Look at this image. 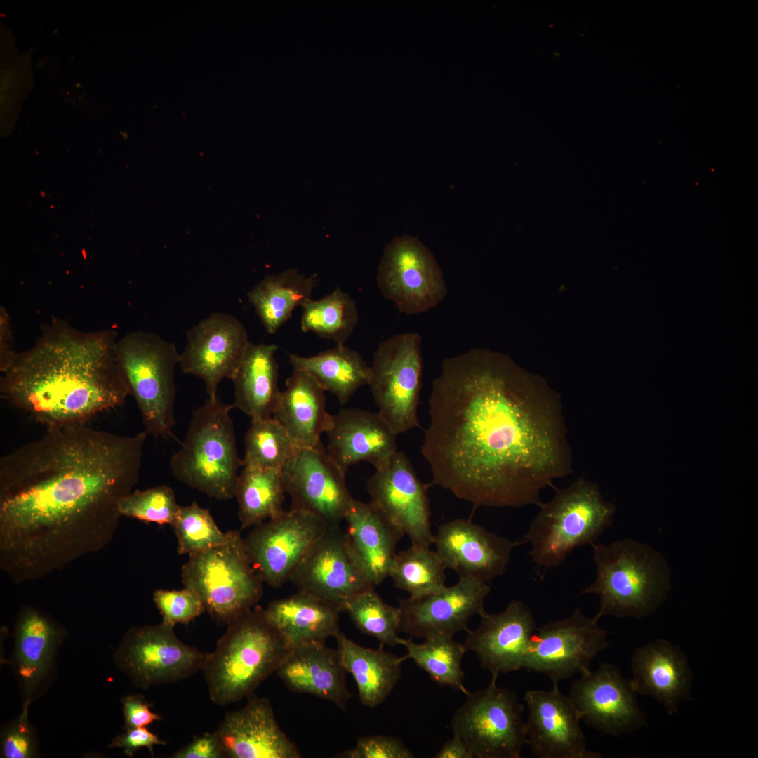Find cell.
<instances>
[{"mask_svg": "<svg viewBox=\"0 0 758 758\" xmlns=\"http://www.w3.org/2000/svg\"><path fill=\"white\" fill-rule=\"evenodd\" d=\"M335 639L342 663L355 681L361 704L369 708L380 705L399 682L405 657L387 652L382 647L361 646L341 631Z\"/></svg>", "mask_w": 758, "mask_h": 758, "instance_id": "obj_32", "label": "cell"}, {"mask_svg": "<svg viewBox=\"0 0 758 758\" xmlns=\"http://www.w3.org/2000/svg\"><path fill=\"white\" fill-rule=\"evenodd\" d=\"M290 582L305 592L338 606L374 585L347 546L339 525H330L293 572Z\"/></svg>", "mask_w": 758, "mask_h": 758, "instance_id": "obj_21", "label": "cell"}, {"mask_svg": "<svg viewBox=\"0 0 758 758\" xmlns=\"http://www.w3.org/2000/svg\"><path fill=\"white\" fill-rule=\"evenodd\" d=\"M421 453L432 484L475 506L540 505L573 471L559 394L508 355L472 348L432 382Z\"/></svg>", "mask_w": 758, "mask_h": 758, "instance_id": "obj_1", "label": "cell"}, {"mask_svg": "<svg viewBox=\"0 0 758 758\" xmlns=\"http://www.w3.org/2000/svg\"><path fill=\"white\" fill-rule=\"evenodd\" d=\"M296 448L273 417L252 419L244 437L243 467L281 469Z\"/></svg>", "mask_w": 758, "mask_h": 758, "instance_id": "obj_41", "label": "cell"}, {"mask_svg": "<svg viewBox=\"0 0 758 758\" xmlns=\"http://www.w3.org/2000/svg\"><path fill=\"white\" fill-rule=\"evenodd\" d=\"M18 352L13 347L11 319L5 307L0 308V371L4 373L13 363Z\"/></svg>", "mask_w": 758, "mask_h": 758, "instance_id": "obj_50", "label": "cell"}, {"mask_svg": "<svg viewBox=\"0 0 758 758\" xmlns=\"http://www.w3.org/2000/svg\"><path fill=\"white\" fill-rule=\"evenodd\" d=\"M479 625L468 630L463 644L492 676L524 669L537 629L532 612L524 602L512 600L500 612L481 616Z\"/></svg>", "mask_w": 758, "mask_h": 758, "instance_id": "obj_23", "label": "cell"}, {"mask_svg": "<svg viewBox=\"0 0 758 758\" xmlns=\"http://www.w3.org/2000/svg\"><path fill=\"white\" fill-rule=\"evenodd\" d=\"M630 679L615 665L603 663L575 680L569 697L580 719L606 734L619 736L643 727L646 715L639 706Z\"/></svg>", "mask_w": 758, "mask_h": 758, "instance_id": "obj_17", "label": "cell"}, {"mask_svg": "<svg viewBox=\"0 0 758 758\" xmlns=\"http://www.w3.org/2000/svg\"><path fill=\"white\" fill-rule=\"evenodd\" d=\"M293 369L302 371L324 391L334 394L340 404H346L356 391L368 385L371 367L361 354L344 344L320 352L311 357L290 353Z\"/></svg>", "mask_w": 758, "mask_h": 758, "instance_id": "obj_34", "label": "cell"}, {"mask_svg": "<svg viewBox=\"0 0 758 758\" xmlns=\"http://www.w3.org/2000/svg\"><path fill=\"white\" fill-rule=\"evenodd\" d=\"M177 538L178 552L189 556L225 543L230 530L224 533L217 526L208 509L196 502L180 506L171 525Z\"/></svg>", "mask_w": 758, "mask_h": 758, "instance_id": "obj_42", "label": "cell"}, {"mask_svg": "<svg viewBox=\"0 0 758 758\" xmlns=\"http://www.w3.org/2000/svg\"><path fill=\"white\" fill-rule=\"evenodd\" d=\"M153 600L162 616L161 623L173 627L178 623H189L205 611L199 595L187 587L180 590H156Z\"/></svg>", "mask_w": 758, "mask_h": 758, "instance_id": "obj_44", "label": "cell"}, {"mask_svg": "<svg viewBox=\"0 0 758 758\" xmlns=\"http://www.w3.org/2000/svg\"><path fill=\"white\" fill-rule=\"evenodd\" d=\"M111 743L110 748H121L128 757H133L141 747H147L153 755L154 745H164L165 742L145 727L127 728Z\"/></svg>", "mask_w": 758, "mask_h": 758, "instance_id": "obj_47", "label": "cell"}, {"mask_svg": "<svg viewBox=\"0 0 758 758\" xmlns=\"http://www.w3.org/2000/svg\"><path fill=\"white\" fill-rule=\"evenodd\" d=\"M422 337L394 335L374 352L368 383L378 415L396 434L420 427L418 410L422 388Z\"/></svg>", "mask_w": 758, "mask_h": 758, "instance_id": "obj_10", "label": "cell"}, {"mask_svg": "<svg viewBox=\"0 0 758 758\" xmlns=\"http://www.w3.org/2000/svg\"><path fill=\"white\" fill-rule=\"evenodd\" d=\"M344 520L352 558L371 583L379 585L390 577L397 545L404 535L371 502L353 499Z\"/></svg>", "mask_w": 758, "mask_h": 758, "instance_id": "obj_27", "label": "cell"}, {"mask_svg": "<svg viewBox=\"0 0 758 758\" xmlns=\"http://www.w3.org/2000/svg\"><path fill=\"white\" fill-rule=\"evenodd\" d=\"M317 275L305 277L296 269L267 276L248 293L266 332L276 333L292 316L293 311L311 298Z\"/></svg>", "mask_w": 758, "mask_h": 758, "instance_id": "obj_35", "label": "cell"}, {"mask_svg": "<svg viewBox=\"0 0 758 758\" xmlns=\"http://www.w3.org/2000/svg\"><path fill=\"white\" fill-rule=\"evenodd\" d=\"M402 646L407 651L405 659H412L435 682L469 693L463 684L462 660L467 651L463 644L453 637H432L422 643H415L410 637L404 639Z\"/></svg>", "mask_w": 758, "mask_h": 758, "instance_id": "obj_39", "label": "cell"}, {"mask_svg": "<svg viewBox=\"0 0 758 758\" xmlns=\"http://www.w3.org/2000/svg\"><path fill=\"white\" fill-rule=\"evenodd\" d=\"M301 307V330L337 344H344L359 322L355 301L340 288L319 300L310 298Z\"/></svg>", "mask_w": 758, "mask_h": 758, "instance_id": "obj_37", "label": "cell"}, {"mask_svg": "<svg viewBox=\"0 0 758 758\" xmlns=\"http://www.w3.org/2000/svg\"><path fill=\"white\" fill-rule=\"evenodd\" d=\"M122 705L125 729L145 727L161 719L159 714L151 711L142 696H127L123 698Z\"/></svg>", "mask_w": 758, "mask_h": 758, "instance_id": "obj_48", "label": "cell"}, {"mask_svg": "<svg viewBox=\"0 0 758 758\" xmlns=\"http://www.w3.org/2000/svg\"><path fill=\"white\" fill-rule=\"evenodd\" d=\"M446 567L436 551L430 547L411 543L397 553L390 577L396 587L409 597L418 598L437 593L445 587Z\"/></svg>", "mask_w": 758, "mask_h": 758, "instance_id": "obj_38", "label": "cell"}, {"mask_svg": "<svg viewBox=\"0 0 758 758\" xmlns=\"http://www.w3.org/2000/svg\"><path fill=\"white\" fill-rule=\"evenodd\" d=\"M206 656L180 641L173 627L161 623L131 628L115 660L136 686L147 689L192 676L202 670Z\"/></svg>", "mask_w": 758, "mask_h": 758, "instance_id": "obj_13", "label": "cell"}, {"mask_svg": "<svg viewBox=\"0 0 758 758\" xmlns=\"http://www.w3.org/2000/svg\"><path fill=\"white\" fill-rule=\"evenodd\" d=\"M232 404L207 398L193 410L185 438L171 458L172 474L180 482L218 500L234 496L239 458Z\"/></svg>", "mask_w": 758, "mask_h": 758, "instance_id": "obj_6", "label": "cell"}, {"mask_svg": "<svg viewBox=\"0 0 758 758\" xmlns=\"http://www.w3.org/2000/svg\"><path fill=\"white\" fill-rule=\"evenodd\" d=\"M290 650L265 609L256 605L229 623L215 650L206 653L201 670L211 700L225 706L248 698L276 672Z\"/></svg>", "mask_w": 758, "mask_h": 758, "instance_id": "obj_3", "label": "cell"}, {"mask_svg": "<svg viewBox=\"0 0 758 758\" xmlns=\"http://www.w3.org/2000/svg\"><path fill=\"white\" fill-rule=\"evenodd\" d=\"M632 686L637 693L661 704L670 715L682 701L692 700L693 675L679 646L663 639L638 647L631 659Z\"/></svg>", "mask_w": 758, "mask_h": 758, "instance_id": "obj_26", "label": "cell"}, {"mask_svg": "<svg viewBox=\"0 0 758 758\" xmlns=\"http://www.w3.org/2000/svg\"><path fill=\"white\" fill-rule=\"evenodd\" d=\"M180 507L173 490L167 485L131 491L119 504L121 516L171 526L175 521Z\"/></svg>", "mask_w": 758, "mask_h": 758, "instance_id": "obj_43", "label": "cell"}, {"mask_svg": "<svg viewBox=\"0 0 758 758\" xmlns=\"http://www.w3.org/2000/svg\"><path fill=\"white\" fill-rule=\"evenodd\" d=\"M117 354L145 431L156 438L171 436L177 423L174 372L180 353L175 345L156 333L135 331L118 340Z\"/></svg>", "mask_w": 758, "mask_h": 758, "instance_id": "obj_7", "label": "cell"}, {"mask_svg": "<svg viewBox=\"0 0 758 758\" xmlns=\"http://www.w3.org/2000/svg\"><path fill=\"white\" fill-rule=\"evenodd\" d=\"M215 731L222 757H302L295 744L279 727L266 698L249 696L245 706L225 714Z\"/></svg>", "mask_w": 758, "mask_h": 758, "instance_id": "obj_24", "label": "cell"}, {"mask_svg": "<svg viewBox=\"0 0 758 758\" xmlns=\"http://www.w3.org/2000/svg\"><path fill=\"white\" fill-rule=\"evenodd\" d=\"M265 609L270 621L281 633L290 649L325 644L340 632V608L312 594L298 591L272 601Z\"/></svg>", "mask_w": 758, "mask_h": 758, "instance_id": "obj_30", "label": "cell"}, {"mask_svg": "<svg viewBox=\"0 0 758 758\" xmlns=\"http://www.w3.org/2000/svg\"><path fill=\"white\" fill-rule=\"evenodd\" d=\"M243 467L234 497L241 528H247L282 512L286 492L281 469Z\"/></svg>", "mask_w": 758, "mask_h": 758, "instance_id": "obj_36", "label": "cell"}, {"mask_svg": "<svg viewBox=\"0 0 758 758\" xmlns=\"http://www.w3.org/2000/svg\"><path fill=\"white\" fill-rule=\"evenodd\" d=\"M345 473L322 444L297 448L281 469L290 509L315 515L328 525H339L354 499L346 485Z\"/></svg>", "mask_w": 758, "mask_h": 758, "instance_id": "obj_15", "label": "cell"}, {"mask_svg": "<svg viewBox=\"0 0 758 758\" xmlns=\"http://www.w3.org/2000/svg\"><path fill=\"white\" fill-rule=\"evenodd\" d=\"M26 700L20 714L5 729L1 736V757L6 758H29L36 755V740L28 720V705Z\"/></svg>", "mask_w": 758, "mask_h": 758, "instance_id": "obj_45", "label": "cell"}, {"mask_svg": "<svg viewBox=\"0 0 758 758\" xmlns=\"http://www.w3.org/2000/svg\"><path fill=\"white\" fill-rule=\"evenodd\" d=\"M522 543L524 540L507 539L470 519H456L439 528L433 544L446 568L460 578L488 583L505 573L514 548Z\"/></svg>", "mask_w": 758, "mask_h": 758, "instance_id": "obj_22", "label": "cell"}, {"mask_svg": "<svg viewBox=\"0 0 758 758\" xmlns=\"http://www.w3.org/2000/svg\"><path fill=\"white\" fill-rule=\"evenodd\" d=\"M63 630L47 615L23 608L15 627V660L26 696H29L49 669Z\"/></svg>", "mask_w": 758, "mask_h": 758, "instance_id": "obj_33", "label": "cell"}, {"mask_svg": "<svg viewBox=\"0 0 758 758\" xmlns=\"http://www.w3.org/2000/svg\"><path fill=\"white\" fill-rule=\"evenodd\" d=\"M326 451L345 472L360 462L383 467L398 450L396 434L378 413L361 408H342L333 415L326 432Z\"/></svg>", "mask_w": 758, "mask_h": 758, "instance_id": "obj_25", "label": "cell"}, {"mask_svg": "<svg viewBox=\"0 0 758 758\" xmlns=\"http://www.w3.org/2000/svg\"><path fill=\"white\" fill-rule=\"evenodd\" d=\"M173 758H222L220 742L215 731L197 736L187 745L176 751Z\"/></svg>", "mask_w": 758, "mask_h": 758, "instance_id": "obj_49", "label": "cell"}, {"mask_svg": "<svg viewBox=\"0 0 758 758\" xmlns=\"http://www.w3.org/2000/svg\"><path fill=\"white\" fill-rule=\"evenodd\" d=\"M324 392L302 371L293 369L286 379L272 417L284 427L296 448L319 446L321 434L331 427L333 415L326 411Z\"/></svg>", "mask_w": 758, "mask_h": 758, "instance_id": "obj_29", "label": "cell"}, {"mask_svg": "<svg viewBox=\"0 0 758 758\" xmlns=\"http://www.w3.org/2000/svg\"><path fill=\"white\" fill-rule=\"evenodd\" d=\"M383 296L406 315L437 307L447 293L444 274L430 249L416 237H395L385 246L376 276Z\"/></svg>", "mask_w": 758, "mask_h": 758, "instance_id": "obj_11", "label": "cell"}, {"mask_svg": "<svg viewBox=\"0 0 758 758\" xmlns=\"http://www.w3.org/2000/svg\"><path fill=\"white\" fill-rule=\"evenodd\" d=\"M357 628L378 639L380 646L402 645L398 635L400 613L398 607L386 604L374 587L359 592L341 606Z\"/></svg>", "mask_w": 758, "mask_h": 758, "instance_id": "obj_40", "label": "cell"}, {"mask_svg": "<svg viewBox=\"0 0 758 758\" xmlns=\"http://www.w3.org/2000/svg\"><path fill=\"white\" fill-rule=\"evenodd\" d=\"M608 632L580 609L563 619L537 627L524 669L546 675L553 684L583 674L597 655L609 647Z\"/></svg>", "mask_w": 758, "mask_h": 758, "instance_id": "obj_14", "label": "cell"}, {"mask_svg": "<svg viewBox=\"0 0 758 758\" xmlns=\"http://www.w3.org/2000/svg\"><path fill=\"white\" fill-rule=\"evenodd\" d=\"M615 510L599 486L584 478L555 488L552 498L540 505L524 536L533 561L545 570L559 566L576 548L594 543L612 524Z\"/></svg>", "mask_w": 758, "mask_h": 758, "instance_id": "obj_5", "label": "cell"}, {"mask_svg": "<svg viewBox=\"0 0 758 758\" xmlns=\"http://www.w3.org/2000/svg\"><path fill=\"white\" fill-rule=\"evenodd\" d=\"M496 676L486 688L467 694L451 722L453 735L472 758H520L527 744L524 707L515 693L499 687Z\"/></svg>", "mask_w": 758, "mask_h": 758, "instance_id": "obj_9", "label": "cell"}, {"mask_svg": "<svg viewBox=\"0 0 758 758\" xmlns=\"http://www.w3.org/2000/svg\"><path fill=\"white\" fill-rule=\"evenodd\" d=\"M435 758H472L467 747L457 736L446 742L437 752Z\"/></svg>", "mask_w": 758, "mask_h": 758, "instance_id": "obj_51", "label": "cell"}, {"mask_svg": "<svg viewBox=\"0 0 758 758\" xmlns=\"http://www.w3.org/2000/svg\"><path fill=\"white\" fill-rule=\"evenodd\" d=\"M117 342L114 330L86 333L54 321L2 373L1 396L47 427L86 423L130 395Z\"/></svg>", "mask_w": 758, "mask_h": 758, "instance_id": "obj_2", "label": "cell"}, {"mask_svg": "<svg viewBox=\"0 0 758 758\" xmlns=\"http://www.w3.org/2000/svg\"><path fill=\"white\" fill-rule=\"evenodd\" d=\"M336 649L311 644L290 650L276 673L291 692L310 694L345 710L352 694Z\"/></svg>", "mask_w": 758, "mask_h": 758, "instance_id": "obj_28", "label": "cell"}, {"mask_svg": "<svg viewBox=\"0 0 758 758\" xmlns=\"http://www.w3.org/2000/svg\"><path fill=\"white\" fill-rule=\"evenodd\" d=\"M491 592L488 583L460 578L455 585L418 598L399 599V632L411 637H453L467 631L474 615L484 613V601Z\"/></svg>", "mask_w": 758, "mask_h": 758, "instance_id": "obj_19", "label": "cell"}, {"mask_svg": "<svg viewBox=\"0 0 758 758\" xmlns=\"http://www.w3.org/2000/svg\"><path fill=\"white\" fill-rule=\"evenodd\" d=\"M406 454L397 450L389 462L367 481L372 503L411 543L430 547L434 535L430 526L428 488Z\"/></svg>", "mask_w": 758, "mask_h": 758, "instance_id": "obj_16", "label": "cell"}, {"mask_svg": "<svg viewBox=\"0 0 758 758\" xmlns=\"http://www.w3.org/2000/svg\"><path fill=\"white\" fill-rule=\"evenodd\" d=\"M528 707L527 744L539 758H599L587 748L580 713L558 684L545 691L530 690L524 698Z\"/></svg>", "mask_w": 758, "mask_h": 758, "instance_id": "obj_20", "label": "cell"}, {"mask_svg": "<svg viewBox=\"0 0 758 758\" xmlns=\"http://www.w3.org/2000/svg\"><path fill=\"white\" fill-rule=\"evenodd\" d=\"M187 344L180 354L182 371L203 381L208 398H218L220 382L234 375L247 348V331L229 314L213 313L187 332Z\"/></svg>", "mask_w": 758, "mask_h": 758, "instance_id": "obj_18", "label": "cell"}, {"mask_svg": "<svg viewBox=\"0 0 758 758\" xmlns=\"http://www.w3.org/2000/svg\"><path fill=\"white\" fill-rule=\"evenodd\" d=\"M347 758H413V754L402 740L393 736H366L357 739L356 745L345 751Z\"/></svg>", "mask_w": 758, "mask_h": 758, "instance_id": "obj_46", "label": "cell"}, {"mask_svg": "<svg viewBox=\"0 0 758 758\" xmlns=\"http://www.w3.org/2000/svg\"><path fill=\"white\" fill-rule=\"evenodd\" d=\"M277 346L248 343L242 360L232 378L234 384V408L252 419L273 416L279 404Z\"/></svg>", "mask_w": 758, "mask_h": 758, "instance_id": "obj_31", "label": "cell"}, {"mask_svg": "<svg viewBox=\"0 0 758 758\" xmlns=\"http://www.w3.org/2000/svg\"><path fill=\"white\" fill-rule=\"evenodd\" d=\"M591 545L596 577L581 594L599 596L596 620L605 616L640 619L665 601L671 571L660 552L632 538Z\"/></svg>", "mask_w": 758, "mask_h": 758, "instance_id": "obj_4", "label": "cell"}, {"mask_svg": "<svg viewBox=\"0 0 758 758\" xmlns=\"http://www.w3.org/2000/svg\"><path fill=\"white\" fill-rule=\"evenodd\" d=\"M181 576L185 587L199 595L205 611L227 625L255 607L263 595V582L238 530H230L225 543L190 555Z\"/></svg>", "mask_w": 758, "mask_h": 758, "instance_id": "obj_8", "label": "cell"}, {"mask_svg": "<svg viewBox=\"0 0 758 758\" xmlns=\"http://www.w3.org/2000/svg\"><path fill=\"white\" fill-rule=\"evenodd\" d=\"M328 525L312 514L289 510L253 526L244 538L250 562L263 583L278 588L290 579Z\"/></svg>", "mask_w": 758, "mask_h": 758, "instance_id": "obj_12", "label": "cell"}]
</instances>
